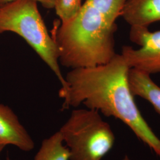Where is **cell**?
<instances>
[{
    "instance_id": "obj_15",
    "label": "cell",
    "mask_w": 160,
    "mask_h": 160,
    "mask_svg": "<svg viewBox=\"0 0 160 160\" xmlns=\"http://www.w3.org/2000/svg\"><path fill=\"white\" fill-rule=\"evenodd\" d=\"M6 160H10V158H7V159H6Z\"/></svg>"
},
{
    "instance_id": "obj_1",
    "label": "cell",
    "mask_w": 160,
    "mask_h": 160,
    "mask_svg": "<svg viewBox=\"0 0 160 160\" xmlns=\"http://www.w3.org/2000/svg\"><path fill=\"white\" fill-rule=\"evenodd\" d=\"M121 54L92 67L72 69L59 90L62 109L84 104L87 109L118 119L160 157V139L144 119L134 100L128 82L130 69Z\"/></svg>"
},
{
    "instance_id": "obj_4",
    "label": "cell",
    "mask_w": 160,
    "mask_h": 160,
    "mask_svg": "<svg viewBox=\"0 0 160 160\" xmlns=\"http://www.w3.org/2000/svg\"><path fill=\"white\" fill-rule=\"evenodd\" d=\"M59 132L69 152V160H102L112 149L113 131L99 112L75 109Z\"/></svg>"
},
{
    "instance_id": "obj_12",
    "label": "cell",
    "mask_w": 160,
    "mask_h": 160,
    "mask_svg": "<svg viewBox=\"0 0 160 160\" xmlns=\"http://www.w3.org/2000/svg\"><path fill=\"white\" fill-rule=\"evenodd\" d=\"M15 0H0V6H4ZM38 2H40L42 6L46 8L51 9L54 8L56 0H34Z\"/></svg>"
},
{
    "instance_id": "obj_14",
    "label": "cell",
    "mask_w": 160,
    "mask_h": 160,
    "mask_svg": "<svg viewBox=\"0 0 160 160\" xmlns=\"http://www.w3.org/2000/svg\"><path fill=\"white\" fill-rule=\"evenodd\" d=\"M132 160V159H131L128 155H126V156H125L124 157V158H123V160Z\"/></svg>"
},
{
    "instance_id": "obj_5",
    "label": "cell",
    "mask_w": 160,
    "mask_h": 160,
    "mask_svg": "<svg viewBox=\"0 0 160 160\" xmlns=\"http://www.w3.org/2000/svg\"><path fill=\"white\" fill-rule=\"evenodd\" d=\"M130 38L141 47H123L121 55L129 68L149 75L160 72V30L152 32L148 27L131 26Z\"/></svg>"
},
{
    "instance_id": "obj_2",
    "label": "cell",
    "mask_w": 160,
    "mask_h": 160,
    "mask_svg": "<svg viewBox=\"0 0 160 160\" xmlns=\"http://www.w3.org/2000/svg\"><path fill=\"white\" fill-rule=\"evenodd\" d=\"M116 24L109 23L88 2L74 18L55 22L52 37L58 47L59 62L72 69L92 67L108 63L114 50Z\"/></svg>"
},
{
    "instance_id": "obj_11",
    "label": "cell",
    "mask_w": 160,
    "mask_h": 160,
    "mask_svg": "<svg viewBox=\"0 0 160 160\" xmlns=\"http://www.w3.org/2000/svg\"><path fill=\"white\" fill-rule=\"evenodd\" d=\"M82 5L81 0H56L53 8L60 22L65 23L77 14Z\"/></svg>"
},
{
    "instance_id": "obj_6",
    "label": "cell",
    "mask_w": 160,
    "mask_h": 160,
    "mask_svg": "<svg viewBox=\"0 0 160 160\" xmlns=\"http://www.w3.org/2000/svg\"><path fill=\"white\" fill-rule=\"evenodd\" d=\"M0 143L12 145L25 152L32 151L33 139L8 106L0 104Z\"/></svg>"
},
{
    "instance_id": "obj_3",
    "label": "cell",
    "mask_w": 160,
    "mask_h": 160,
    "mask_svg": "<svg viewBox=\"0 0 160 160\" xmlns=\"http://www.w3.org/2000/svg\"><path fill=\"white\" fill-rule=\"evenodd\" d=\"M10 32L22 37L66 86L59 67L58 47L46 28L34 0H15L0 6V34Z\"/></svg>"
},
{
    "instance_id": "obj_7",
    "label": "cell",
    "mask_w": 160,
    "mask_h": 160,
    "mask_svg": "<svg viewBox=\"0 0 160 160\" xmlns=\"http://www.w3.org/2000/svg\"><path fill=\"white\" fill-rule=\"evenodd\" d=\"M121 16L131 27H148L160 21V0H127Z\"/></svg>"
},
{
    "instance_id": "obj_10",
    "label": "cell",
    "mask_w": 160,
    "mask_h": 160,
    "mask_svg": "<svg viewBox=\"0 0 160 160\" xmlns=\"http://www.w3.org/2000/svg\"><path fill=\"white\" fill-rule=\"evenodd\" d=\"M92 7L101 12L111 24H116V20L121 14L127 0H86Z\"/></svg>"
},
{
    "instance_id": "obj_9",
    "label": "cell",
    "mask_w": 160,
    "mask_h": 160,
    "mask_svg": "<svg viewBox=\"0 0 160 160\" xmlns=\"http://www.w3.org/2000/svg\"><path fill=\"white\" fill-rule=\"evenodd\" d=\"M34 160H69L68 149L64 145L59 132L42 141Z\"/></svg>"
},
{
    "instance_id": "obj_8",
    "label": "cell",
    "mask_w": 160,
    "mask_h": 160,
    "mask_svg": "<svg viewBox=\"0 0 160 160\" xmlns=\"http://www.w3.org/2000/svg\"><path fill=\"white\" fill-rule=\"evenodd\" d=\"M128 82L132 95L147 100L160 114V87L151 79L150 75L131 68L128 74Z\"/></svg>"
},
{
    "instance_id": "obj_13",
    "label": "cell",
    "mask_w": 160,
    "mask_h": 160,
    "mask_svg": "<svg viewBox=\"0 0 160 160\" xmlns=\"http://www.w3.org/2000/svg\"><path fill=\"white\" fill-rule=\"evenodd\" d=\"M5 147H6L5 145H4V144H2V143H0V154H1V153L2 152V151H3L4 148H5Z\"/></svg>"
}]
</instances>
